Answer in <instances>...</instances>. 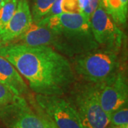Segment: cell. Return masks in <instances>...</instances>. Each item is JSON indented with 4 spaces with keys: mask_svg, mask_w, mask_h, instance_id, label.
<instances>
[{
    "mask_svg": "<svg viewBox=\"0 0 128 128\" xmlns=\"http://www.w3.org/2000/svg\"><path fill=\"white\" fill-rule=\"evenodd\" d=\"M0 56L14 66L36 95L64 96L76 81L68 60L50 46L0 44Z\"/></svg>",
    "mask_w": 128,
    "mask_h": 128,
    "instance_id": "cell-1",
    "label": "cell"
},
{
    "mask_svg": "<svg viewBox=\"0 0 128 128\" xmlns=\"http://www.w3.org/2000/svg\"><path fill=\"white\" fill-rule=\"evenodd\" d=\"M38 23L49 29L50 47L62 55L76 57L99 48L92 34L90 20L81 14L61 13Z\"/></svg>",
    "mask_w": 128,
    "mask_h": 128,
    "instance_id": "cell-2",
    "label": "cell"
},
{
    "mask_svg": "<svg viewBox=\"0 0 128 128\" xmlns=\"http://www.w3.org/2000/svg\"><path fill=\"white\" fill-rule=\"evenodd\" d=\"M73 70L86 81L102 84L119 71L118 54L96 49L75 57Z\"/></svg>",
    "mask_w": 128,
    "mask_h": 128,
    "instance_id": "cell-3",
    "label": "cell"
},
{
    "mask_svg": "<svg viewBox=\"0 0 128 128\" xmlns=\"http://www.w3.org/2000/svg\"><path fill=\"white\" fill-rule=\"evenodd\" d=\"M73 106L84 128H107L110 116L102 108L99 99V84L88 82L75 87Z\"/></svg>",
    "mask_w": 128,
    "mask_h": 128,
    "instance_id": "cell-4",
    "label": "cell"
},
{
    "mask_svg": "<svg viewBox=\"0 0 128 128\" xmlns=\"http://www.w3.org/2000/svg\"><path fill=\"white\" fill-rule=\"evenodd\" d=\"M90 26L99 48L115 54L119 52L124 34L107 14L102 2L91 15Z\"/></svg>",
    "mask_w": 128,
    "mask_h": 128,
    "instance_id": "cell-5",
    "label": "cell"
},
{
    "mask_svg": "<svg viewBox=\"0 0 128 128\" xmlns=\"http://www.w3.org/2000/svg\"><path fill=\"white\" fill-rule=\"evenodd\" d=\"M35 103L58 128H84L74 106L61 96L36 95Z\"/></svg>",
    "mask_w": 128,
    "mask_h": 128,
    "instance_id": "cell-6",
    "label": "cell"
},
{
    "mask_svg": "<svg viewBox=\"0 0 128 128\" xmlns=\"http://www.w3.org/2000/svg\"><path fill=\"white\" fill-rule=\"evenodd\" d=\"M0 119L8 128H45L41 118L23 96L0 108Z\"/></svg>",
    "mask_w": 128,
    "mask_h": 128,
    "instance_id": "cell-7",
    "label": "cell"
},
{
    "mask_svg": "<svg viewBox=\"0 0 128 128\" xmlns=\"http://www.w3.org/2000/svg\"><path fill=\"white\" fill-rule=\"evenodd\" d=\"M99 99L102 108L109 116L128 105V82L123 73L118 71L113 78L99 84Z\"/></svg>",
    "mask_w": 128,
    "mask_h": 128,
    "instance_id": "cell-8",
    "label": "cell"
},
{
    "mask_svg": "<svg viewBox=\"0 0 128 128\" xmlns=\"http://www.w3.org/2000/svg\"><path fill=\"white\" fill-rule=\"evenodd\" d=\"M33 22L27 0H18L13 16L0 35V44H5L16 38L27 30Z\"/></svg>",
    "mask_w": 128,
    "mask_h": 128,
    "instance_id": "cell-9",
    "label": "cell"
},
{
    "mask_svg": "<svg viewBox=\"0 0 128 128\" xmlns=\"http://www.w3.org/2000/svg\"><path fill=\"white\" fill-rule=\"evenodd\" d=\"M0 82L10 89L15 96H22L28 88L20 73L6 59L0 56Z\"/></svg>",
    "mask_w": 128,
    "mask_h": 128,
    "instance_id": "cell-10",
    "label": "cell"
},
{
    "mask_svg": "<svg viewBox=\"0 0 128 128\" xmlns=\"http://www.w3.org/2000/svg\"><path fill=\"white\" fill-rule=\"evenodd\" d=\"M102 6L117 25H124L128 19V0H102Z\"/></svg>",
    "mask_w": 128,
    "mask_h": 128,
    "instance_id": "cell-11",
    "label": "cell"
},
{
    "mask_svg": "<svg viewBox=\"0 0 128 128\" xmlns=\"http://www.w3.org/2000/svg\"><path fill=\"white\" fill-rule=\"evenodd\" d=\"M56 0H34L31 13L32 21L37 23L47 17Z\"/></svg>",
    "mask_w": 128,
    "mask_h": 128,
    "instance_id": "cell-12",
    "label": "cell"
},
{
    "mask_svg": "<svg viewBox=\"0 0 128 128\" xmlns=\"http://www.w3.org/2000/svg\"><path fill=\"white\" fill-rule=\"evenodd\" d=\"M18 0H9L0 9V35L4 32L9 20L13 16Z\"/></svg>",
    "mask_w": 128,
    "mask_h": 128,
    "instance_id": "cell-13",
    "label": "cell"
},
{
    "mask_svg": "<svg viewBox=\"0 0 128 128\" xmlns=\"http://www.w3.org/2000/svg\"><path fill=\"white\" fill-rule=\"evenodd\" d=\"M80 14L90 20L92 13L100 5L102 0H76Z\"/></svg>",
    "mask_w": 128,
    "mask_h": 128,
    "instance_id": "cell-14",
    "label": "cell"
},
{
    "mask_svg": "<svg viewBox=\"0 0 128 128\" xmlns=\"http://www.w3.org/2000/svg\"><path fill=\"white\" fill-rule=\"evenodd\" d=\"M110 124L115 126L128 125V105L120 108L110 114Z\"/></svg>",
    "mask_w": 128,
    "mask_h": 128,
    "instance_id": "cell-15",
    "label": "cell"
},
{
    "mask_svg": "<svg viewBox=\"0 0 128 128\" xmlns=\"http://www.w3.org/2000/svg\"><path fill=\"white\" fill-rule=\"evenodd\" d=\"M62 13H79L76 0H58Z\"/></svg>",
    "mask_w": 128,
    "mask_h": 128,
    "instance_id": "cell-16",
    "label": "cell"
},
{
    "mask_svg": "<svg viewBox=\"0 0 128 128\" xmlns=\"http://www.w3.org/2000/svg\"><path fill=\"white\" fill-rule=\"evenodd\" d=\"M15 96L10 89L0 82V108L11 102Z\"/></svg>",
    "mask_w": 128,
    "mask_h": 128,
    "instance_id": "cell-17",
    "label": "cell"
},
{
    "mask_svg": "<svg viewBox=\"0 0 128 128\" xmlns=\"http://www.w3.org/2000/svg\"><path fill=\"white\" fill-rule=\"evenodd\" d=\"M34 107L35 108V110L37 112V114H38L39 117L41 118L45 128H58L54 124V123L51 121V120L36 105V103H35V105H34Z\"/></svg>",
    "mask_w": 128,
    "mask_h": 128,
    "instance_id": "cell-18",
    "label": "cell"
},
{
    "mask_svg": "<svg viewBox=\"0 0 128 128\" xmlns=\"http://www.w3.org/2000/svg\"><path fill=\"white\" fill-rule=\"evenodd\" d=\"M9 1V0H0V9H2L4 6V5Z\"/></svg>",
    "mask_w": 128,
    "mask_h": 128,
    "instance_id": "cell-19",
    "label": "cell"
},
{
    "mask_svg": "<svg viewBox=\"0 0 128 128\" xmlns=\"http://www.w3.org/2000/svg\"><path fill=\"white\" fill-rule=\"evenodd\" d=\"M109 128H128V125H123V126H115V125H112Z\"/></svg>",
    "mask_w": 128,
    "mask_h": 128,
    "instance_id": "cell-20",
    "label": "cell"
}]
</instances>
